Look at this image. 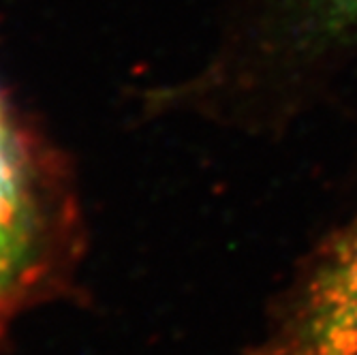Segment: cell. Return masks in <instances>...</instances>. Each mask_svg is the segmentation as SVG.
Masks as SVG:
<instances>
[{
    "label": "cell",
    "instance_id": "obj_1",
    "mask_svg": "<svg viewBox=\"0 0 357 355\" xmlns=\"http://www.w3.org/2000/svg\"><path fill=\"white\" fill-rule=\"evenodd\" d=\"M357 67V0H231L204 99L252 131H284Z\"/></svg>",
    "mask_w": 357,
    "mask_h": 355
},
{
    "label": "cell",
    "instance_id": "obj_2",
    "mask_svg": "<svg viewBox=\"0 0 357 355\" xmlns=\"http://www.w3.org/2000/svg\"><path fill=\"white\" fill-rule=\"evenodd\" d=\"M73 234L60 167L0 92V332L62 272Z\"/></svg>",
    "mask_w": 357,
    "mask_h": 355
},
{
    "label": "cell",
    "instance_id": "obj_3",
    "mask_svg": "<svg viewBox=\"0 0 357 355\" xmlns=\"http://www.w3.org/2000/svg\"><path fill=\"white\" fill-rule=\"evenodd\" d=\"M252 355H357V214L317 250L278 326Z\"/></svg>",
    "mask_w": 357,
    "mask_h": 355
}]
</instances>
